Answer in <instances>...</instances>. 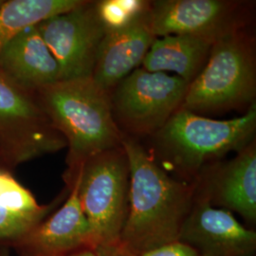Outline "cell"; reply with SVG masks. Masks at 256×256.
I'll list each match as a JSON object with an SVG mask.
<instances>
[{"mask_svg": "<svg viewBox=\"0 0 256 256\" xmlns=\"http://www.w3.org/2000/svg\"><path fill=\"white\" fill-rule=\"evenodd\" d=\"M130 170L129 209L120 243L135 254L178 241L194 202V182L164 170L137 138L122 134Z\"/></svg>", "mask_w": 256, "mask_h": 256, "instance_id": "6da1fadb", "label": "cell"}, {"mask_svg": "<svg viewBox=\"0 0 256 256\" xmlns=\"http://www.w3.org/2000/svg\"><path fill=\"white\" fill-rule=\"evenodd\" d=\"M36 93L48 119L66 142V185L90 158L122 146V134L112 115L110 92L92 78L58 81Z\"/></svg>", "mask_w": 256, "mask_h": 256, "instance_id": "7a4b0ae2", "label": "cell"}, {"mask_svg": "<svg viewBox=\"0 0 256 256\" xmlns=\"http://www.w3.org/2000/svg\"><path fill=\"white\" fill-rule=\"evenodd\" d=\"M256 104L241 117L225 120L180 108L150 137L153 149L149 151L168 174L194 182L204 167L256 140Z\"/></svg>", "mask_w": 256, "mask_h": 256, "instance_id": "3957f363", "label": "cell"}, {"mask_svg": "<svg viewBox=\"0 0 256 256\" xmlns=\"http://www.w3.org/2000/svg\"><path fill=\"white\" fill-rule=\"evenodd\" d=\"M256 97V37L245 30L218 40L192 81L182 110L196 114L247 111Z\"/></svg>", "mask_w": 256, "mask_h": 256, "instance_id": "277c9868", "label": "cell"}, {"mask_svg": "<svg viewBox=\"0 0 256 256\" xmlns=\"http://www.w3.org/2000/svg\"><path fill=\"white\" fill-rule=\"evenodd\" d=\"M82 212L99 248L120 243L128 220L130 170L128 156L120 146L86 160L72 180Z\"/></svg>", "mask_w": 256, "mask_h": 256, "instance_id": "5b68a950", "label": "cell"}, {"mask_svg": "<svg viewBox=\"0 0 256 256\" xmlns=\"http://www.w3.org/2000/svg\"><path fill=\"white\" fill-rule=\"evenodd\" d=\"M190 84L138 68L110 92L114 120L128 137H151L180 108Z\"/></svg>", "mask_w": 256, "mask_h": 256, "instance_id": "8992f818", "label": "cell"}, {"mask_svg": "<svg viewBox=\"0 0 256 256\" xmlns=\"http://www.w3.org/2000/svg\"><path fill=\"white\" fill-rule=\"evenodd\" d=\"M66 147L42 110L36 92L0 74V166L10 171Z\"/></svg>", "mask_w": 256, "mask_h": 256, "instance_id": "52a82bcc", "label": "cell"}, {"mask_svg": "<svg viewBox=\"0 0 256 256\" xmlns=\"http://www.w3.org/2000/svg\"><path fill=\"white\" fill-rule=\"evenodd\" d=\"M254 6L239 0H155L149 3V22L156 38L190 36L216 43L248 30Z\"/></svg>", "mask_w": 256, "mask_h": 256, "instance_id": "ba28073f", "label": "cell"}, {"mask_svg": "<svg viewBox=\"0 0 256 256\" xmlns=\"http://www.w3.org/2000/svg\"><path fill=\"white\" fill-rule=\"evenodd\" d=\"M60 68V81L92 78L106 30L97 1L82 0L70 10L36 25Z\"/></svg>", "mask_w": 256, "mask_h": 256, "instance_id": "9c48e42d", "label": "cell"}, {"mask_svg": "<svg viewBox=\"0 0 256 256\" xmlns=\"http://www.w3.org/2000/svg\"><path fill=\"white\" fill-rule=\"evenodd\" d=\"M194 198L236 212L252 229L256 224V142L226 162L207 165L196 178Z\"/></svg>", "mask_w": 256, "mask_h": 256, "instance_id": "30bf717a", "label": "cell"}, {"mask_svg": "<svg viewBox=\"0 0 256 256\" xmlns=\"http://www.w3.org/2000/svg\"><path fill=\"white\" fill-rule=\"evenodd\" d=\"M178 241L198 256H254L256 232L244 226L232 212L196 198L184 220Z\"/></svg>", "mask_w": 256, "mask_h": 256, "instance_id": "8fae6325", "label": "cell"}, {"mask_svg": "<svg viewBox=\"0 0 256 256\" xmlns=\"http://www.w3.org/2000/svg\"><path fill=\"white\" fill-rule=\"evenodd\" d=\"M68 192L64 204L14 247L18 256H68L84 250H95L92 229L76 188L72 186Z\"/></svg>", "mask_w": 256, "mask_h": 256, "instance_id": "7c38bea8", "label": "cell"}, {"mask_svg": "<svg viewBox=\"0 0 256 256\" xmlns=\"http://www.w3.org/2000/svg\"><path fill=\"white\" fill-rule=\"evenodd\" d=\"M156 39L150 27L148 5L124 27L106 30L97 55L92 80L102 90L111 92L142 66Z\"/></svg>", "mask_w": 256, "mask_h": 256, "instance_id": "4fadbf2b", "label": "cell"}, {"mask_svg": "<svg viewBox=\"0 0 256 256\" xmlns=\"http://www.w3.org/2000/svg\"><path fill=\"white\" fill-rule=\"evenodd\" d=\"M0 74L28 92L60 81V68L36 27L12 38L0 54Z\"/></svg>", "mask_w": 256, "mask_h": 256, "instance_id": "5bb4252c", "label": "cell"}, {"mask_svg": "<svg viewBox=\"0 0 256 256\" xmlns=\"http://www.w3.org/2000/svg\"><path fill=\"white\" fill-rule=\"evenodd\" d=\"M68 194L66 189L52 203L39 204L12 171L0 166V246L14 248L30 230L54 212Z\"/></svg>", "mask_w": 256, "mask_h": 256, "instance_id": "9a60e30c", "label": "cell"}, {"mask_svg": "<svg viewBox=\"0 0 256 256\" xmlns=\"http://www.w3.org/2000/svg\"><path fill=\"white\" fill-rule=\"evenodd\" d=\"M214 43L190 36H167L156 38L142 64L152 72H174L191 82L207 63Z\"/></svg>", "mask_w": 256, "mask_h": 256, "instance_id": "2e32d148", "label": "cell"}, {"mask_svg": "<svg viewBox=\"0 0 256 256\" xmlns=\"http://www.w3.org/2000/svg\"><path fill=\"white\" fill-rule=\"evenodd\" d=\"M82 0H4L0 6V54L27 28L70 10Z\"/></svg>", "mask_w": 256, "mask_h": 256, "instance_id": "e0dca14e", "label": "cell"}, {"mask_svg": "<svg viewBox=\"0 0 256 256\" xmlns=\"http://www.w3.org/2000/svg\"><path fill=\"white\" fill-rule=\"evenodd\" d=\"M149 5L146 0H101L97 1V9L106 30L124 27Z\"/></svg>", "mask_w": 256, "mask_h": 256, "instance_id": "ac0fdd59", "label": "cell"}, {"mask_svg": "<svg viewBox=\"0 0 256 256\" xmlns=\"http://www.w3.org/2000/svg\"><path fill=\"white\" fill-rule=\"evenodd\" d=\"M138 256H198V254L192 248L180 241H176L166 244L164 246L144 252L138 254Z\"/></svg>", "mask_w": 256, "mask_h": 256, "instance_id": "d6986e66", "label": "cell"}, {"mask_svg": "<svg viewBox=\"0 0 256 256\" xmlns=\"http://www.w3.org/2000/svg\"><path fill=\"white\" fill-rule=\"evenodd\" d=\"M96 254L98 256H138L124 247L120 243L99 248L96 250Z\"/></svg>", "mask_w": 256, "mask_h": 256, "instance_id": "ffe728a7", "label": "cell"}, {"mask_svg": "<svg viewBox=\"0 0 256 256\" xmlns=\"http://www.w3.org/2000/svg\"><path fill=\"white\" fill-rule=\"evenodd\" d=\"M68 256H98L96 252L93 250H80L78 252L72 254Z\"/></svg>", "mask_w": 256, "mask_h": 256, "instance_id": "44dd1931", "label": "cell"}, {"mask_svg": "<svg viewBox=\"0 0 256 256\" xmlns=\"http://www.w3.org/2000/svg\"><path fill=\"white\" fill-rule=\"evenodd\" d=\"M10 248L0 246V256H10Z\"/></svg>", "mask_w": 256, "mask_h": 256, "instance_id": "7402d4cb", "label": "cell"}, {"mask_svg": "<svg viewBox=\"0 0 256 256\" xmlns=\"http://www.w3.org/2000/svg\"><path fill=\"white\" fill-rule=\"evenodd\" d=\"M3 2H4V0H0V6L2 5V3H3Z\"/></svg>", "mask_w": 256, "mask_h": 256, "instance_id": "603a6c76", "label": "cell"}]
</instances>
